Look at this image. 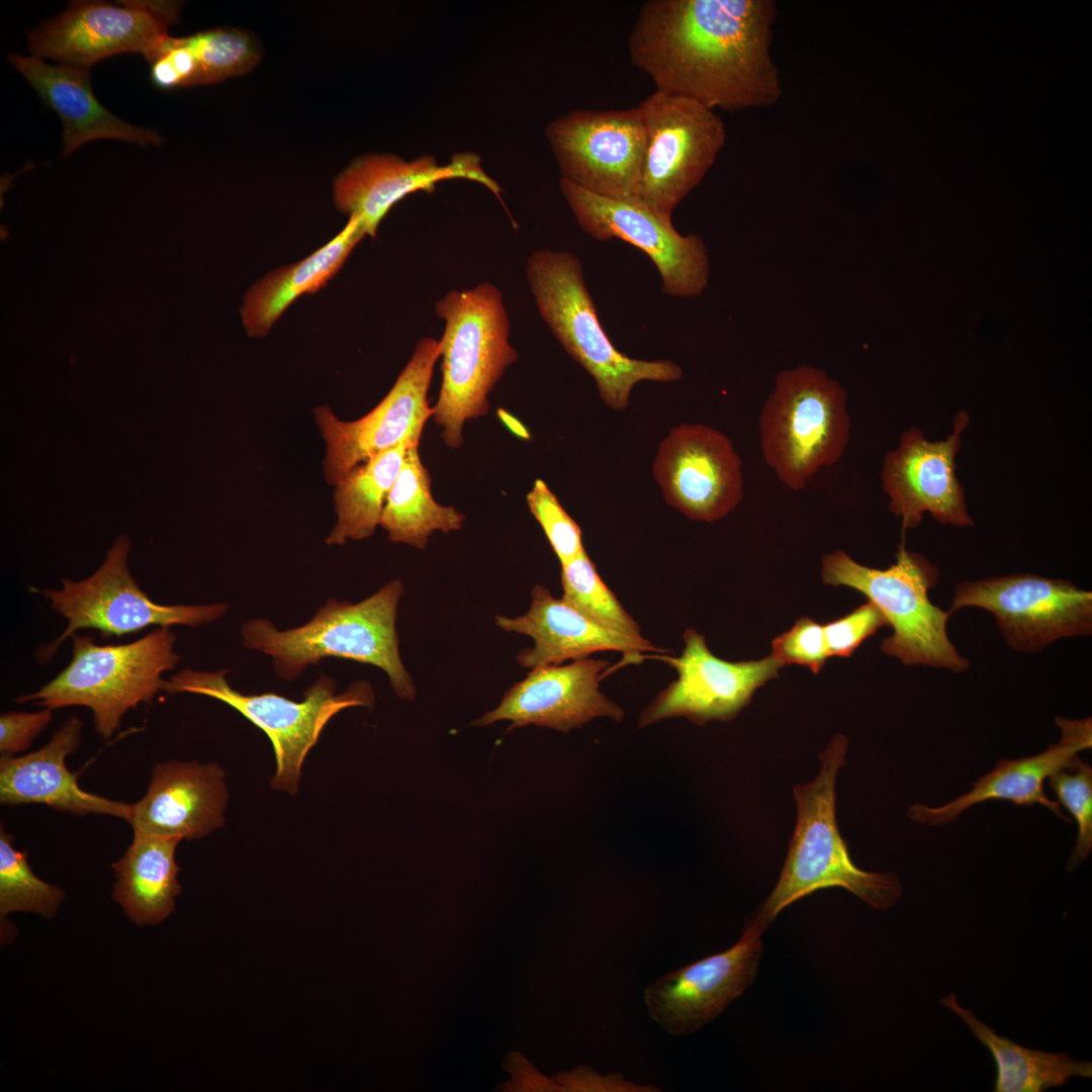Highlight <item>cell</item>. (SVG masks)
I'll use <instances>...</instances> for the list:
<instances>
[{
    "instance_id": "e575fe53",
    "label": "cell",
    "mask_w": 1092,
    "mask_h": 1092,
    "mask_svg": "<svg viewBox=\"0 0 1092 1092\" xmlns=\"http://www.w3.org/2000/svg\"><path fill=\"white\" fill-rule=\"evenodd\" d=\"M182 40L197 63L201 85L245 74L257 65L261 56L256 40L236 28L204 30L183 36Z\"/></svg>"
},
{
    "instance_id": "9c48e42d",
    "label": "cell",
    "mask_w": 1092,
    "mask_h": 1092,
    "mask_svg": "<svg viewBox=\"0 0 1092 1092\" xmlns=\"http://www.w3.org/2000/svg\"><path fill=\"white\" fill-rule=\"evenodd\" d=\"M226 670L198 671L182 669L163 679L161 690L168 694L192 693L216 699L237 710L270 739L276 771L272 787L295 795L304 759L316 743L324 727L340 711L373 704L374 693L367 681H356L336 694V684L322 676L304 693L300 702L274 693L245 695L233 689Z\"/></svg>"
},
{
    "instance_id": "8fae6325",
    "label": "cell",
    "mask_w": 1092,
    "mask_h": 1092,
    "mask_svg": "<svg viewBox=\"0 0 1092 1092\" xmlns=\"http://www.w3.org/2000/svg\"><path fill=\"white\" fill-rule=\"evenodd\" d=\"M638 107L645 130L638 199L671 219L722 151L725 125L715 110L657 90Z\"/></svg>"
},
{
    "instance_id": "6da1fadb",
    "label": "cell",
    "mask_w": 1092,
    "mask_h": 1092,
    "mask_svg": "<svg viewBox=\"0 0 1092 1092\" xmlns=\"http://www.w3.org/2000/svg\"><path fill=\"white\" fill-rule=\"evenodd\" d=\"M772 0H650L628 38L656 90L715 110L768 107L783 93L771 55Z\"/></svg>"
},
{
    "instance_id": "83f0119b",
    "label": "cell",
    "mask_w": 1092,
    "mask_h": 1092,
    "mask_svg": "<svg viewBox=\"0 0 1092 1092\" xmlns=\"http://www.w3.org/2000/svg\"><path fill=\"white\" fill-rule=\"evenodd\" d=\"M365 236L361 218L350 215L343 230L314 253L256 282L247 291L241 308L247 335L265 337L298 297L314 293L338 273Z\"/></svg>"
},
{
    "instance_id": "ba28073f",
    "label": "cell",
    "mask_w": 1092,
    "mask_h": 1092,
    "mask_svg": "<svg viewBox=\"0 0 1092 1092\" xmlns=\"http://www.w3.org/2000/svg\"><path fill=\"white\" fill-rule=\"evenodd\" d=\"M845 389L816 367L778 373L759 417L761 453L783 484L806 487L821 468L836 464L850 438Z\"/></svg>"
},
{
    "instance_id": "60d3db41",
    "label": "cell",
    "mask_w": 1092,
    "mask_h": 1092,
    "mask_svg": "<svg viewBox=\"0 0 1092 1092\" xmlns=\"http://www.w3.org/2000/svg\"><path fill=\"white\" fill-rule=\"evenodd\" d=\"M53 710L37 712H5L0 716V754L15 756L28 749L32 741L48 727Z\"/></svg>"
},
{
    "instance_id": "8d00e7d4",
    "label": "cell",
    "mask_w": 1092,
    "mask_h": 1092,
    "mask_svg": "<svg viewBox=\"0 0 1092 1092\" xmlns=\"http://www.w3.org/2000/svg\"><path fill=\"white\" fill-rule=\"evenodd\" d=\"M526 498L561 564L584 551L579 526L542 479L534 482Z\"/></svg>"
},
{
    "instance_id": "f546056e",
    "label": "cell",
    "mask_w": 1092,
    "mask_h": 1092,
    "mask_svg": "<svg viewBox=\"0 0 1092 1092\" xmlns=\"http://www.w3.org/2000/svg\"><path fill=\"white\" fill-rule=\"evenodd\" d=\"M940 1004L960 1017L990 1051L997 1069L994 1092H1042L1063 1086L1073 1077H1092L1090 1062L1076 1061L1064 1053L1028 1049L999 1035L971 1010L963 1008L952 992L941 998Z\"/></svg>"
},
{
    "instance_id": "52a82bcc",
    "label": "cell",
    "mask_w": 1092,
    "mask_h": 1092,
    "mask_svg": "<svg viewBox=\"0 0 1092 1092\" xmlns=\"http://www.w3.org/2000/svg\"><path fill=\"white\" fill-rule=\"evenodd\" d=\"M821 576L827 584L861 593L882 612L893 628V634L881 643L884 653L906 665L945 668L956 673L970 666L947 635L946 624L952 612L941 610L928 597L939 576L937 568L922 555L908 551L904 541L896 562L886 569L864 566L835 550L823 556Z\"/></svg>"
},
{
    "instance_id": "836d02e7",
    "label": "cell",
    "mask_w": 1092,
    "mask_h": 1092,
    "mask_svg": "<svg viewBox=\"0 0 1092 1092\" xmlns=\"http://www.w3.org/2000/svg\"><path fill=\"white\" fill-rule=\"evenodd\" d=\"M64 891L37 878L27 861V851L14 846V837L0 828V916L16 911L56 915Z\"/></svg>"
},
{
    "instance_id": "cb8c5ba5",
    "label": "cell",
    "mask_w": 1092,
    "mask_h": 1092,
    "mask_svg": "<svg viewBox=\"0 0 1092 1092\" xmlns=\"http://www.w3.org/2000/svg\"><path fill=\"white\" fill-rule=\"evenodd\" d=\"M1061 729L1058 743L1043 752L1017 759H1001L995 767L973 783V789L956 800L938 807L917 803L909 808V817L918 823L943 826L956 820L966 809L989 800H1006L1015 806L1041 805L1060 819L1070 822L1059 805L1043 789L1044 781L1053 774L1072 767L1078 752L1091 748V718L1071 720L1056 718Z\"/></svg>"
},
{
    "instance_id": "8992f818",
    "label": "cell",
    "mask_w": 1092,
    "mask_h": 1092,
    "mask_svg": "<svg viewBox=\"0 0 1092 1092\" xmlns=\"http://www.w3.org/2000/svg\"><path fill=\"white\" fill-rule=\"evenodd\" d=\"M70 663L38 691L19 696L17 703L56 710L87 707L96 732L110 738L124 715L141 703L150 702L161 690L162 675L176 667L181 657L174 651L175 635L156 628L126 644L99 645L88 635L71 636Z\"/></svg>"
},
{
    "instance_id": "2e32d148",
    "label": "cell",
    "mask_w": 1092,
    "mask_h": 1092,
    "mask_svg": "<svg viewBox=\"0 0 1092 1092\" xmlns=\"http://www.w3.org/2000/svg\"><path fill=\"white\" fill-rule=\"evenodd\" d=\"M560 190L579 226L598 241L618 239L644 252L673 297L700 295L709 281V257L697 235H680L672 220L639 199H618L585 191L560 179Z\"/></svg>"
},
{
    "instance_id": "f1b7e54d",
    "label": "cell",
    "mask_w": 1092,
    "mask_h": 1092,
    "mask_svg": "<svg viewBox=\"0 0 1092 1092\" xmlns=\"http://www.w3.org/2000/svg\"><path fill=\"white\" fill-rule=\"evenodd\" d=\"M181 839L133 831L123 855L112 863V897L136 925H155L175 910L181 892L175 853Z\"/></svg>"
},
{
    "instance_id": "b9f144b4",
    "label": "cell",
    "mask_w": 1092,
    "mask_h": 1092,
    "mask_svg": "<svg viewBox=\"0 0 1092 1092\" xmlns=\"http://www.w3.org/2000/svg\"><path fill=\"white\" fill-rule=\"evenodd\" d=\"M553 1080L561 1091H608V1092H650L657 1091L651 1085H638L620 1074L601 1075L587 1066H578L570 1072L555 1075Z\"/></svg>"
},
{
    "instance_id": "484cf974",
    "label": "cell",
    "mask_w": 1092,
    "mask_h": 1092,
    "mask_svg": "<svg viewBox=\"0 0 1092 1092\" xmlns=\"http://www.w3.org/2000/svg\"><path fill=\"white\" fill-rule=\"evenodd\" d=\"M531 595L526 614L515 618L495 616L500 629L533 639V647L523 649L517 656L524 667L562 664L600 651H619L635 661L644 657L642 652L670 651L654 646L644 637L632 638L595 624L543 585H535Z\"/></svg>"
},
{
    "instance_id": "d4e9b609",
    "label": "cell",
    "mask_w": 1092,
    "mask_h": 1092,
    "mask_svg": "<svg viewBox=\"0 0 1092 1092\" xmlns=\"http://www.w3.org/2000/svg\"><path fill=\"white\" fill-rule=\"evenodd\" d=\"M82 722L72 716L41 748L23 755L0 756V803L41 804L74 815L99 814L129 821L132 804L84 791L66 759L80 746Z\"/></svg>"
},
{
    "instance_id": "7402d4cb",
    "label": "cell",
    "mask_w": 1092,
    "mask_h": 1092,
    "mask_svg": "<svg viewBox=\"0 0 1092 1092\" xmlns=\"http://www.w3.org/2000/svg\"><path fill=\"white\" fill-rule=\"evenodd\" d=\"M453 178L478 182L500 199L502 188L481 168L479 157L458 153L444 166L428 155L411 162L389 154L358 157L336 178L334 200L342 212L359 216L366 235L375 238L395 203L417 191L432 192L438 182Z\"/></svg>"
},
{
    "instance_id": "30bf717a",
    "label": "cell",
    "mask_w": 1092,
    "mask_h": 1092,
    "mask_svg": "<svg viewBox=\"0 0 1092 1092\" xmlns=\"http://www.w3.org/2000/svg\"><path fill=\"white\" fill-rule=\"evenodd\" d=\"M129 547L130 540L120 535L92 575L78 581L63 579L61 589L42 590L51 607L67 621V627L56 640L39 649L40 662L49 661L65 640L82 629L123 636L153 626L198 627L225 614L229 606L223 603L161 605L152 601L128 569Z\"/></svg>"
},
{
    "instance_id": "ab89813d",
    "label": "cell",
    "mask_w": 1092,
    "mask_h": 1092,
    "mask_svg": "<svg viewBox=\"0 0 1092 1092\" xmlns=\"http://www.w3.org/2000/svg\"><path fill=\"white\" fill-rule=\"evenodd\" d=\"M888 625L877 606L868 601L844 617L823 625L829 657H848L878 629Z\"/></svg>"
},
{
    "instance_id": "3957f363",
    "label": "cell",
    "mask_w": 1092,
    "mask_h": 1092,
    "mask_svg": "<svg viewBox=\"0 0 1092 1092\" xmlns=\"http://www.w3.org/2000/svg\"><path fill=\"white\" fill-rule=\"evenodd\" d=\"M402 594V582L393 579L357 604L328 600L297 628L279 631L268 620L254 619L243 624L241 634L247 648L272 656L276 673L286 680L309 664L339 657L381 668L395 694L413 700L416 688L400 659L395 625Z\"/></svg>"
},
{
    "instance_id": "7c38bea8",
    "label": "cell",
    "mask_w": 1092,
    "mask_h": 1092,
    "mask_svg": "<svg viewBox=\"0 0 1092 1092\" xmlns=\"http://www.w3.org/2000/svg\"><path fill=\"white\" fill-rule=\"evenodd\" d=\"M440 353L439 341L422 338L391 389L358 420L343 421L327 404L313 408L325 443L322 466L328 484L335 486L355 467L386 450L407 441L420 442L434 413L428 391Z\"/></svg>"
},
{
    "instance_id": "5b68a950",
    "label": "cell",
    "mask_w": 1092,
    "mask_h": 1092,
    "mask_svg": "<svg viewBox=\"0 0 1092 1092\" xmlns=\"http://www.w3.org/2000/svg\"><path fill=\"white\" fill-rule=\"evenodd\" d=\"M526 275L542 320L567 354L595 379L602 400L622 411L640 381L672 382L682 369L671 360H638L620 352L601 325L580 260L567 251L537 250Z\"/></svg>"
},
{
    "instance_id": "4fadbf2b",
    "label": "cell",
    "mask_w": 1092,
    "mask_h": 1092,
    "mask_svg": "<svg viewBox=\"0 0 1092 1092\" xmlns=\"http://www.w3.org/2000/svg\"><path fill=\"white\" fill-rule=\"evenodd\" d=\"M969 607L992 613L1007 644L1020 652L1092 633V593L1065 579L1017 573L962 581L950 611Z\"/></svg>"
},
{
    "instance_id": "d6986e66",
    "label": "cell",
    "mask_w": 1092,
    "mask_h": 1092,
    "mask_svg": "<svg viewBox=\"0 0 1092 1092\" xmlns=\"http://www.w3.org/2000/svg\"><path fill=\"white\" fill-rule=\"evenodd\" d=\"M653 475L665 502L687 518L715 522L743 494L741 459L730 439L705 425H680L658 447Z\"/></svg>"
},
{
    "instance_id": "d6a6232c",
    "label": "cell",
    "mask_w": 1092,
    "mask_h": 1092,
    "mask_svg": "<svg viewBox=\"0 0 1092 1092\" xmlns=\"http://www.w3.org/2000/svg\"><path fill=\"white\" fill-rule=\"evenodd\" d=\"M562 600L595 624L632 637L643 638L638 623L607 586L585 550L561 564Z\"/></svg>"
},
{
    "instance_id": "4316f807",
    "label": "cell",
    "mask_w": 1092,
    "mask_h": 1092,
    "mask_svg": "<svg viewBox=\"0 0 1092 1092\" xmlns=\"http://www.w3.org/2000/svg\"><path fill=\"white\" fill-rule=\"evenodd\" d=\"M8 61L36 91L63 123L64 157L98 139H115L140 146H160L162 136L153 129L125 122L95 97L89 71L69 65H49L41 59L9 55Z\"/></svg>"
},
{
    "instance_id": "74e56055",
    "label": "cell",
    "mask_w": 1092,
    "mask_h": 1092,
    "mask_svg": "<svg viewBox=\"0 0 1092 1092\" xmlns=\"http://www.w3.org/2000/svg\"><path fill=\"white\" fill-rule=\"evenodd\" d=\"M771 655L783 666L799 664L818 673L829 658L823 625L808 617H802L794 626L776 637Z\"/></svg>"
},
{
    "instance_id": "4dcf8cb0",
    "label": "cell",
    "mask_w": 1092,
    "mask_h": 1092,
    "mask_svg": "<svg viewBox=\"0 0 1092 1092\" xmlns=\"http://www.w3.org/2000/svg\"><path fill=\"white\" fill-rule=\"evenodd\" d=\"M412 445L392 484L382 511L380 526L393 543L424 549L435 531L448 534L461 529L465 516L453 507L438 504L431 493V477Z\"/></svg>"
},
{
    "instance_id": "1f68e13d",
    "label": "cell",
    "mask_w": 1092,
    "mask_h": 1092,
    "mask_svg": "<svg viewBox=\"0 0 1092 1092\" xmlns=\"http://www.w3.org/2000/svg\"><path fill=\"white\" fill-rule=\"evenodd\" d=\"M415 444L420 442L407 441L370 458L335 485L337 522L326 539L328 545H343L373 535L407 449Z\"/></svg>"
},
{
    "instance_id": "e0dca14e",
    "label": "cell",
    "mask_w": 1092,
    "mask_h": 1092,
    "mask_svg": "<svg viewBox=\"0 0 1092 1092\" xmlns=\"http://www.w3.org/2000/svg\"><path fill=\"white\" fill-rule=\"evenodd\" d=\"M680 656L655 655L673 667L677 678L643 710L639 727L686 717L698 725L730 721L747 707L757 689L778 676L783 664L771 654L762 659L731 662L713 654L705 637L687 629Z\"/></svg>"
},
{
    "instance_id": "9a60e30c",
    "label": "cell",
    "mask_w": 1092,
    "mask_h": 1092,
    "mask_svg": "<svg viewBox=\"0 0 1092 1092\" xmlns=\"http://www.w3.org/2000/svg\"><path fill=\"white\" fill-rule=\"evenodd\" d=\"M545 135L561 179L597 195L638 199L645 147L638 106L572 110L552 120Z\"/></svg>"
},
{
    "instance_id": "7bdbcfd3",
    "label": "cell",
    "mask_w": 1092,
    "mask_h": 1092,
    "mask_svg": "<svg viewBox=\"0 0 1092 1092\" xmlns=\"http://www.w3.org/2000/svg\"><path fill=\"white\" fill-rule=\"evenodd\" d=\"M505 1068L513 1074L514 1078L511 1083L503 1086L504 1090L561 1091L559 1085L553 1079L549 1080L541 1075L520 1054L509 1055L505 1061Z\"/></svg>"
},
{
    "instance_id": "7a4b0ae2",
    "label": "cell",
    "mask_w": 1092,
    "mask_h": 1092,
    "mask_svg": "<svg viewBox=\"0 0 1092 1092\" xmlns=\"http://www.w3.org/2000/svg\"><path fill=\"white\" fill-rule=\"evenodd\" d=\"M847 745L845 736H834L819 755L817 776L793 788L797 819L784 866L772 891L745 926L763 934L788 906L826 888H843L876 910L891 908L901 897L899 877L856 867L839 832L835 786Z\"/></svg>"
},
{
    "instance_id": "5bb4252c",
    "label": "cell",
    "mask_w": 1092,
    "mask_h": 1092,
    "mask_svg": "<svg viewBox=\"0 0 1092 1092\" xmlns=\"http://www.w3.org/2000/svg\"><path fill=\"white\" fill-rule=\"evenodd\" d=\"M72 1L58 17L27 32L32 57L89 69L114 55L142 54L145 59L168 35L179 16L177 1Z\"/></svg>"
},
{
    "instance_id": "277c9868",
    "label": "cell",
    "mask_w": 1092,
    "mask_h": 1092,
    "mask_svg": "<svg viewBox=\"0 0 1092 1092\" xmlns=\"http://www.w3.org/2000/svg\"><path fill=\"white\" fill-rule=\"evenodd\" d=\"M435 312L445 328L439 341L442 382L433 416L445 444L458 448L465 422L488 412L487 395L518 352L510 344L503 293L488 281L449 291L436 302Z\"/></svg>"
},
{
    "instance_id": "ac0fdd59",
    "label": "cell",
    "mask_w": 1092,
    "mask_h": 1092,
    "mask_svg": "<svg viewBox=\"0 0 1092 1092\" xmlns=\"http://www.w3.org/2000/svg\"><path fill=\"white\" fill-rule=\"evenodd\" d=\"M761 936L744 926L731 947L650 983L643 993L650 1018L672 1035L696 1032L713 1021L754 982L763 953Z\"/></svg>"
},
{
    "instance_id": "ee69618b",
    "label": "cell",
    "mask_w": 1092,
    "mask_h": 1092,
    "mask_svg": "<svg viewBox=\"0 0 1092 1092\" xmlns=\"http://www.w3.org/2000/svg\"><path fill=\"white\" fill-rule=\"evenodd\" d=\"M498 412H499V413H498V414H499V416H500V417H502V419H503V420L505 421V423L507 424V426H508L509 428H511V430H512V431H513V432H514L515 434H517L518 436H520V437H522V438H529V433H528V432H527V430H526V429H525V428H524V427H523V426H522V425H521V424L519 423V421H517V420H516L515 418L511 417V416H510V415H509L508 413H506V412H504V411H498Z\"/></svg>"
},
{
    "instance_id": "f35d334b",
    "label": "cell",
    "mask_w": 1092,
    "mask_h": 1092,
    "mask_svg": "<svg viewBox=\"0 0 1092 1092\" xmlns=\"http://www.w3.org/2000/svg\"><path fill=\"white\" fill-rule=\"evenodd\" d=\"M146 61L151 82L159 89L201 85L197 63L182 37L166 35Z\"/></svg>"
},
{
    "instance_id": "44dd1931",
    "label": "cell",
    "mask_w": 1092,
    "mask_h": 1092,
    "mask_svg": "<svg viewBox=\"0 0 1092 1092\" xmlns=\"http://www.w3.org/2000/svg\"><path fill=\"white\" fill-rule=\"evenodd\" d=\"M609 667L608 660L585 657L565 665L532 668L494 710L474 724L486 726L508 720L510 728L536 725L568 732L597 717L621 721L624 711L600 692V681Z\"/></svg>"
},
{
    "instance_id": "603a6c76",
    "label": "cell",
    "mask_w": 1092,
    "mask_h": 1092,
    "mask_svg": "<svg viewBox=\"0 0 1092 1092\" xmlns=\"http://www.w3.org/2000/svg\"><path fill=\"white\" fill-rule=\"evenodd\" d=\"M228 800L225 772L218 763L157 762L128 823L132 831L197 839L223 825Z\"/></svg>"
},
{
    "instance_id": "ffe728a7",
    "label": "cell",
    "mask_w": 1092,
    "mask_h": 1092,
    "mask_svg": "<svg viewBox=\"0 0 1092 1092\" xmlns=\"http://www.w3.org/2000/svg\"><path fill=\"white\" fill-rule=\"evenodd\" d=\"M969 422V414L959 412L953 432L939 441L927 440L919 428L912 427L901 435L898 447L886 454L882 486L889 497V511L901 519L903 534L919 526L924 513L942 525H974L954 463Z\"/></svg>"
},
{
    "instance_id": "d590c367",
    "label": "cell",
    "mask_w": 1092,
    "mask_h": 1092,
    "mask_svg": "<svg viewBox=\"0 0 1092 1092\" xmlns=\"http://www.w3.org/2000/svg\"><path fill=\"white\" fill-rule=\"evenodd\" d=\"M1072 770L1061 769L1049 779L1050 788L1077 823L1078 834L1066 869L1076 870L1092 849V768L1077 758Z\"/></svg>"
}]
</instances>
